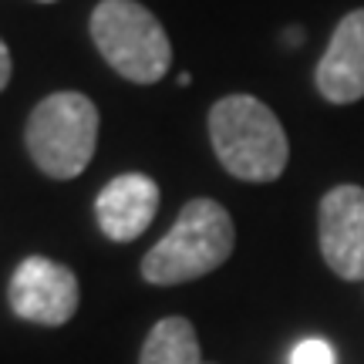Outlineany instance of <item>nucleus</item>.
<instances>
[{
    "label": "nucleus",
    "instance_id": "f257e3e1",
    "mask_svg": "<svg viewBox=\"0 0 364 364\" xmlns=\"http://www.w3.org/2000/svg\"><path fill=\"white\" fill-rule=\"evenodd\" d=\"M209 142L223 169L243 182L280 179L290 159L280 118L253 95H226L209 108Z\"/></svg>",
    "mask_w": 364,
    "mask_h": 364
},
{
    "label": "nucleus",
    "instance_id": "f03ea898",
    "mask_svg": "<svg viewBox=\"0 0 364 364\" xmlns=\"http://www.w3.org/2000/svg\"><path fill=\"white\" fill-rule=\"evenodd\" d=\"M236 247L233 216L216 199H189L172 230L142 257V277L156 287H176L220 270Z\"/></svg>",
    "mask_w": 364,
    "mask_h": 364
},
{
    "label": "nucleus",
    "instance_id": "7ed1b4c3",
    "mask_svg": "<svg viewBox=\"0 0 364 364\" xmlns=\"http://www.w3.org/2000/svg\"><path fill=\"white\" fill-rule=\"evenodd\" d=\"M24 142L44 176L78 179L98 145V108L81 91H54L34 105Z\"/></svg>",
    "mask_w": 364,
    "mask_h": 364
},
{
    "label": "nucleus",
    "instance_id": "20e7f679",
    "mask_svg": "<svg viewBox=\"0 0 364 364\" xmlns=\"http://www.w3.org/2000/svg\"><path fill=\"white\" fill-rule=\"evenodd\" d=\"M108 68L135 85H156L172 65V44L159 17L139 0H102L88 21Z\"/></svg>",
    "mask_w": 364,
    "mask_h": 364
},
{
    "label": "nucleus",
    "instance_id": "39448f33",
    "mask_svg": "<svg viewBox=\"0 0 364 364\" xmlns=\"http://www.w3.org/2000/svg\"><path fill=\"white\" fill-rule=\"evenodd\" d=\"M7 300L21 321L41 327H61L78 311V277L65 263H54L48 257H27L14 270Z\"/></svg>",
    "mask_w": 364,
    "mask_h": 364
},
{
    "label": "nucleus",
    "instance_id": "423d86ee",
    "mask_svg": "<svg viewBox=\"0 0 364 364\" xmlns=\"http://www.w3.org/2000/svg\"><path fill=\"white\" fill-rule=\"evenodd\" d=\"M321 253L341 280H364V189L334 186L321 199Z\"/></svg>",
    "mask_w": 364,
    "mask_h": 364
},
{
    "label": "nucleus",
    "instance_id": "0eeeda50",
    "mask_svg": "<svg viewBox=\"0 0 364 364\" xmlns=\"http://www.w3.org/2000/svg\"><path fill=\"white\" fill-rule=\"evenodd\" d=\"M159 213V186L142 172H125L105 186L95 199V216L108 240L132 243L152 226Z\"/></svg>",
    "mask_w": 364,
    "mask_h": 364
},
{
    "label": "nucleus",
    "instance_id": "6e6552de",
    "mask_svg": "<svg viewBox=\"0 0 364 364\" xmlns=\"http://www.w3.org/2000/svg\"><path fill=\"white\" fill-rule=\"evenodd\" d=\"M317 91L331 105H354L364 98V7L341 17L317 65Z\"/></svg>",
    "mask_w": 364,
    "mask_h": 364
},
{
    "label": "nucleus",
    "instance_id": "1a4fd4ad",
    "mask_svg": "<svg viewBox=\"0 0 364 364\" xmlns=\"http://www.w3.org/2000/svg\"><path fill=\"white\" fill-rule=\"evenodd\" d=\"M139 364H206L199 354L196 327L186 317H162L149 331Z\"/></svg>",
    "mask_w": 364,
    "mask_h": 364
},
{
    "label": "nucleus",
    "instance_id": "9d476101",
    "mask_svg": "<svg viewBox=\"0 0 364 364\" xmlns=\"http://www.w3.org/2000/svg\"><path fill=\"white\" fill-rule=\"evenodd\" d=\"M290 364H334V348L321 338H307L294 348Z\"/></svg>",
    "mask_w": 364,
    "mask_h": 364
},
{
    "label": "nucleus",
    "instance_id": "9b49d317",
    "mask_svg": "<svg viewBox=\"0 0 364 364\" xmlns=\"http://www.w3.org/2000/svg\"><path fill=\"white\" fill-rule=\"evenodd\" d=\"M7 81H11V51H7V44L0 41V91L7 88Z\"/></svg>",
    "mask_w": 364,
    "mask_h": 364
},
{
    "label": "nucleus",
    "instance_id": "f8f14e48",
    "mask_svg": "<svg viewBox=\"0 0 364 364\" xmlns=\"http://www.w3.org/2000/svg\"><path fill=\"white\" fill-rule=\"evenodd\" d=\"M41 4H54V0H41Z\"/></svg>",
    "mask_w": 364,
    "mask_h": 364
}]
</instances>
